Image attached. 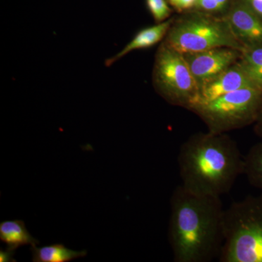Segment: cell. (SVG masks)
Returning <instances> with one entry per match:
<instances>
[{
    "mask_svg": "<svg viewBox=\"0 0 262 262\" xmlns=\"http://www.w3.org/2000/svg\"><path fill=\"white\" fill-rule=\"evenodd\" d=\"M196 3L198 0H179L175 8L179 10H189L195 7Z\"/></svg>",
    "mask_w": 262,
    "mask_h": 262,
    "instance_id": "ffe728a7",
    "label": "cell"
},
{
    "mask_svg": "<svg viewBox=\"0 0 262 262\" xmlns=\"http://www.w3.org/2000/svg\"><path fill=\"white\" fill-rule=\"evenodd\" d=\"M225 18L244 49L262 45V20L245 0L234 3Z\"/></svg>",
    "mask_w": 262,
    "mask_h": 262,
    "instance_id": "ba28073f",
    "label": "cell"
},
{
    "mask_svg": "<svg viewBox=\"0 0 262 262\" xmlns=\"http://www.w3.org/2000/svg\"><path fill=\"white\" fill-rule=\"evenodd\" d=\"M148 9L158 23L165 21L171 13L165 0H146Z\"/></svg>",
    "mask_w": 262,
    "mask_h": 262,
    "instance_id": "9a60e30c",
    "label": "cell"
},
{
    "mask_svg": "<svg viewBox=\"0 0 262 262\" xmlns=\"http://www.w3.org/2000/svg\"><path fill=\"white\" fill-rule=\"evenodd\" d=\"M230 0H198L194 8L199 11L213 15L227 9Z\"/></svg>",
    "mask_w": 262,
    "mask_h": 262,
    "instance_id": "2e32d148",
    "label": "cell"
},
{
    "mask_svg": "<svg viewBox=\"0 0 262 262\" xmlns=\"http://www.w3.org/2000/svg\"><path fill=\"white\" fill-rule=\"evenodd\" d=\"M30 250L34 262H69L87 255L86 250L75 251L66 247L63 244L48 245L42 247L34 246Z\"/></svg>",
    "mask_w": 262,
    "mask_h": 262,
    "instance_id": "7c38bea8",
    "label": "cell"
},
{
    "mask_svg": "<svg viewBox=\"0 0 262 262\" xmlns=\"http://www.w3.org/2000/svg\"><path fill=\"white\" fill-rule=\"evenodd\" d=\"M153 82L165 101L188 110L194 104L199 91L184 54L165 42L155 57Z\"/></svg>",
    "mask_w": 262,
    "mask_h": 262,
    "instance_id": "8992f818",
    "label": "cell"
},
{
    "mask_svg": "<svg viewBox=\"0 0 262 262\" xmlns=\"http://www.w3.org/2000/svg\"><path fill=\"white\" fill-rule=\"evenodd\" d=\"M173 21V20L172 19H169L157 25L141 29L139 32L136 33L130 42L122 48L121 51L117 53L115 56L106 60V67H110L115 62L126 56L130 52L146 49L158 44L167 35Z\"/></svg>",
    "mask_w": 262,
    "mask_h": 262,
    "instance_id": "30bf717a",
    "label": "cell"
},
{
    "mask_svg": "<svg viewBox=\"0 0 262 262\" xmlns=\"http://www.w3.org/2000/svg\"><path fill=\"white\" fill-rule=\"evenodd\" d=\"M242 51L231 48H217L196 53H184L198 87L232 67L241 58Z\"/></svg>",
    "mask_w": 262,
    "mask_h": 262,
    "instance_id": "52a82bcc",
    "label": "cell"
},
{
    "mask_svg": "<svg viewBox=\"0 0 262 262\" xmlns=\"http://www.w3.org/2000/svg\"><path fill=\"white\" fill-rule=\"evenodd\" d=\"M178 165L184 189L221 198L244 174V156L228 135L208 131L194 134L183 143Z\"/></svg>",
    "mask_w": 262,
    "mask_h": 262,
    "instance_id": "7a4b0ae2",
    "label": "cell"
},
{
    "mask_svg": "<svg viewBox=\"0 0 262 262\" xmlns=\"http://www.w3.org/2000/svg\"><path fill=\"white\" fill-rule=\"evenodd\" d=\"M220 196L194 194L179 185L170 199L168 239L176 262H209L224 244Z\"/></svg>",
    "mask_w": 262,
    "mask_h": 262,
    "instance_id": "6da1fadb",
    "label": "cell"
},
{
    "mask_svg": "<svg viewBox=\"0 0 262 262\" xmlns=\"http://www.w3.org/2000/svg\"><path fill=\"white\" fill-rule=\"evenodd\" d=\"M238 61L253 85L262 91V45L245 48Z\"/></svg>",
    "mask_w": 262,
    "mask_h": 262,
    "instance_id": "4fadbf2b",
    "label": "cell"
},
{
    "mask_svg": "<svg viewBox=\"0 0 262 262\" xmlns=\"http://www.w3.org/2000/svg\"><path fill=\"white\" fill-rule=\"evenodd\" d=\"M244 174L250 184L262 192V141L253 145L244 156Z\"/></svg>",
    "mask_w": 262,
    "mask_h": 262,
    "instance_id": "5bb4252c",
    "label": "cell"
},
{
    "mask_svg": "<svg viewBox=\"0 0 262 262\" xmlns=\"http://www.w3.org/2000/svg\"><path fill=\"white\" fill-rule=\"evenodd\" d=\"M247 87L256 88L248 78L239 61L236 62L227 70L200 86L198 96L192 106L209 102L224 95Z\"/></svg>",
    "mask_w": 262,
    "mask_h": 262,
    "instance_id": "9c48e42d",
    "label": "cell"
},
{
    "mask_svg": "<svg viewBox=\"0 0 262 262\" xmlns=\"http://www.w3.org/2000/svg\"><path fill=\"white\" fill-rule=\"evenodd\" d=\"M261 99V90L244 88L189 110L201 117L209 132L226 134L254 123Z\"/></svg>",
    "mask_w": 262,
    "mask_h": 262,
    "instance_id": "5b68a950",
    "label": "cell"
},
{
    "mask_svg": "<svg viewBox=\"0 0 262 262\" xmlns=\"http://www.w3.org/2000/svg\"><path fill=\"white\" fill-rule=\"evenodd\" d=\"M0 241L6 244L7 248L15 251L21 246L39 244L29 232L24 221L20 220L3 221L0 223Z\"/></svg>",
    "mask_w": 262,
    "mask_h": 262,
    "instance_id": "8fae6325",
    "label": "cell"
},
{
    "mask_svg": "<svg viewBox=\"0 0 262 262\" xmlns=\"http://www.w3.org/2000/svg\"><path fill=\"white\" fill-rule=\"evenodd\" d=\"M15 253V250L10 249V248H6V249L5 250H0V261H16L14 259V258H13Z\"/></svg>",
    "mask_w": 262,
    "mask_h": 262,
    "instance_id": "ac0fdd59",
    "label": "cell"
},
{
    "mask_svg": "<svg viewBox=\"0 0 262 262\" xmlns=\"http://www.w3.org/2000/svg\"><path fill=\"white\" fill-rule=\"evenodd\" d=\"M255 133L262 139V99L254 123Z\"/></svg>",
    "mask_w": 262,
    "mask_h": 262,
    "instance_id": "d6986e66",
    "label": "cell"
},
{
    "mask_svg": "<svg viewBox=\"0 0 262 262\" xmlns=\"http://www.w3.org/2000/svg\"><path fill=\"white\" fill-rule=\"evenodd\" d=\"M248 6L262 20V0H245Z\"/></svg>",
    "mask_w": 262,
    "mask_h": 262,
    "instance_id": "e0dca14e",
    "label": "cell"
},
{
    "mask_svg": "<svg viewBox=\"0 0 262 262\" xmlns=\"http://www.w3.org/2000/svg\"><path fill=\"white\" fill-rule=\"evenodd\" d=\"M220 262H262V192L225 210Z\"/></svg>",
    "mask_w": 262,
    "mask_h": 262,
    "instance_id": "3957f363",
    "label": "cell"
},
{
    "mask_svg": "<svg viewBox=\"0 0 262 262\" xmlns=\"http://www.w3.org/2000/svg\"><path fill=\"white\" fill-rule=\"evenodd\" d=\"M165 42L183 54L217 48L244 50L225 18H216L201 11L173 20Z\"/></svg>",
    "mask_w": 262,
    "mask_h": 262,
    "instance_id": "277c9868",
    "label": "cell"
},
{
    "mask_svg": "<svg viewBox=\"0 0 262 262\" xmlns=\"http://www.w3.org/2000/svg\"><path fill=\"white\" fill-rule=\"evenodd\" d=\"M179 0H169L170 4L173 5V7L177 6V5L178 4Z\"/></svg>",
    "mask_w": 262,
    "mask_h": 262,
    "instance_id": "44dd1931",
    "label": "cell"
}]
</instances>
